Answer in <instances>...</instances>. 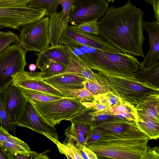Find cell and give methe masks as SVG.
Listing matches in <instances>:
<instances>
[{
  "label": "cell",
  "mask_w": 159,
  "mask_h": 159,
  "mask_svg": "<svg viewBox=\"0 0 159 159\" xmlns=\"http://www.w3.org/2000/svg\"><path fill=\"white\" fill-rule=\"evenodd\" d=\"M25 99L16 126L29 128L45 136L55 143L59 141L56 128L40 115L30 100Z\"/></svg>",
  "instance_id": "8"
},
{
  "label": "cell",
  "mask_w": 159,
  "mask_h": 159,
  "mask_svg": "<svg viewBox=\"0 0 159 159\" xmlns=\"http://www.w3.org/2000/svg\"><path fill=\"white\" fill-rule=\"evenodd\" d=\"M139 81L159 88V62L149 67L141 68L133 73Z\"/></svg>",
  "instance_id": "20"
},
{
  "label": "cell",
  "mask_w": 159,
  "mask_h": 159,
  "mask_svg": "<svg viewBox=\"0 0 159 159\" xmlns=\"http://www.w3.org/2000/svg\"><path fill=\"white\" fill-rule=\"evenodd\" d=\"M94 70L99 84L120 97L123 102L135 108L146 98L159 93L158 88L141 82L133 77H126Z\"/></svg>",
  "instance_id": "4"
},
{
  "label": "cell",
  "mask_w": 159,
  "mask_h": 159,
  "mask_svg": "<svg viewBox=\"0 0 159 159\" xmlns=\"http://www.w3.org/2000/svg\"><path fill=\"white\" fill-rule=\"evenodd\" d=\"M92 129L89 125L71 123V125L65 130L66 141L79 149L84 145L85 140Z\"/></svg>",
  "instance_id": "19"
},
{
  "label": "cell",
  "mask_w": 159,
  "mask_h": 159,
  "mask_svg": "<svg viewBox=\"0 0 159 159\" xmlns=\"http://www.w3.org/2000/svg\"><path fill=\"white\" fill-rule=\"evenodd\" d=\"M148 139L137 128L120 133L103 134L86 146L100 158L147 159Z\"/></svg>",
  "instance_id": "2"
},
{
  "label": "cell",
  "mask_w": 159,
  "mask_h": 159,
  "mask_svg": "<svg viewBox=\"0 0 159 159\" xmlns=\"http://www.w3.org/2000/svg\"><path fill=\"white\" fill-rule=\"evenodd\" d=\"M0 141L16 144L31 150L27 143L16 136L11 135L7 130L1 126H0Z\"/></svg>",
  "instance_id": "31"
},
{
  "label": "cell",
  "mask_w": 159,
  "mask_h": 159,
  "mask_svg": "<svg viewBox=\"0 0 159 159\" xmlns=\"http://www.w3.org/2000/svg\"><path fill=\"white\" fill-rule=\"evenodd\" d=\"M107 0L108 1V2H111L110 0Z\"/></svg>",
  "instance_id": "44"
},
{
  "label": "cell",
  "mask_w": 159,
  "mask_h": 159,
  "mask_svg": "<svg viewBox=\"0 0 159 159\" xmlns=\"http://www.w3.org/2000/svg\"><path fill=\"white\" fill-rule=\"evenodd\" d=\"M37 66L33 64H31L29 65V70L31 71H34L36 69Z\"/></svg>",
  "instance_id": "40"
},
{
  "label": "cell",
  "mask_w": 159,
  "mask_h": 159,
  "mask_svg": "<svg viewBox=\"0 0 159 159\" xmlns=\"http://www.w3.org/2000/svg\"><path fill=\"white\" fill-rule=\"evenodd\" d=\"M46 16L44 8L23 7H0V27L19 30Z\"/></svg>",
  "instance_id": "9"
},
{
  "label": "cell",
  "mask_w": 159,
  "mask_h": 159,
  "mask_svg": "<svg viewBox=\"0 0 159 159\" xmlns=\"http://www.w3.org/2000/svg\"><path fill=\"white\" fill-rule=\"evenodd\" d=\"M115 0H110L111 2L113 3Z\"/></svg>",
  "instance_id": "42"
},
{
  "label": "cell",
  "mask_w": 159,
  "mask_h": 159,
  "mask_svg": "<svg viewBox=\"0 0 159 159\" xmlns=\"http://www.w3.org/2000/svg\"><path fill=\"white\" fill-rule=\"evenodd\" d=\"M25 98L21 89L12 84L3 92L2 101L10 120L15 124L20 116Z\"/></svg>",
  "instance_id": "14"
},
{
  "label": "cell",
  "mask_w": 159,
  "mask_h": 159,
  "mask_svg": "<svg viewBox=\"0 0 159 159\" xmlns=\"http://www.w3.org/2000/svg\"><path fill=\"white\" fill-rule=\"evenodd\" d=\"M143 14L129 2L122 7L111 5L97 22L98 35L122 53L144 57Z\"/></svg>",
  "instance_id": "1"
},
{
  "label": "cell",
  "mask_w": 159,
  "mask_h": 159,
  "mask_svg": "<svg viewBox=\"0 0 159 159\" xmlns=\"http://www.w3.org/2000/svg\"><path fill=\"white\" fill-rule=\"evenodd\" d=\"M31 0H0V7H26Z\"/></svg>",
  "instance_id": "36"
},
{
  "label": "cell",
  "mask_w": 159,
  "mask_h": 159,
  "mask_svg": "<svg viewBox=\"0 0 159 159\" xmlns=\"http://www.w3.org/2000/svg\"><path fill=\"white\" fill-rule=\"evenodd\" d=\"M20 42L19 37L12 32H2L0 34V53L11 44Z\"/></svg>",
  "instance_id": "30"
},
{
  "label": "cell",
  "mask_w": 159,
  "mask_h": 159,
  "mask_svg": "<svg viewBox=\"0 0 159 159\" xmlns=\"http://www.w3.org/2000/svg\"><path fill=\"white\" fill-rule=\"evenodd\" d=\"M55 144L60 153L65 155L68 159H83L78 149L72 143L64 140L62 143L59 141Z\"/></svg>",
  "instance_id": "28"
},
{
  "label": "cell",
  "mask_w": 159,
  "mask_h": 159,
  "mask_svg": "<svg viewBox=\"0 0 159 159\" xmlns=\"http://www.w3.org/2000/svg\"><path fill=\"white\" fill-rule=\"evenodd\" d=\"M65 72L98 83L93 69L89 67L81 66L70 60Z\"/></svg>",
  "instance_id": "21"
},
{
  "label": "cell",
  "mask_w": 159,
  "mask_h": 159,
  "mask_svg": "<svg viewBox=\"0 0 159 159\" xmlns=\"http://www.w3.org/2000/svg\"><path fill=\"white\" fill-rule=\"evenodd\" d=\"M136 125L149 139H156L159 137V123L151 121H137Z\"/></svg>",
  "instance_id": "25"
},
{
  "label": "cell",
  "mask_w": 159,
  "mask_h": 159,
  "mask_svg": "<svg viewBox=\"0 0 159 159\" xmlns=\"http://www.w3.org/2000/svg\"><path fill=\"white\" fill-rule=\"evenodd\" d=\"M12 84L21 89L42 91L62 97H68L44 81L38 72L24 70L14 77Z\"/></svg>",
  "instance_id": "13"
},
{
  "label": "cell",
  "mask_w": 159,
  "mask_h": 159,
  "mask_svg": "<svg viewBox=\"0 0 159 159\" xmlns=\"http://www.w3.org/2000/svg\"><path fill=\"white\" fill-rule=\"evenodd\" d=\"M138 128L134 121H129L118 116H114L98 124L93 127L102 134L106 133H120L132 129Z\"/></svg>",
  "instance_id": "18"
},
{
  "label": "cell",
  "mask_w": 159,
  "mask_h": 159,
  "mask_svg": "<svg viewBox=\"0 0 159 159\" xmlns=\"http://www.w3.org/2000/svg\"><path fill=\"white\" fill-rule=\"evenodd\" d=\"M59 5V0H31L27 6L34 8H44L46 16L49 17L57 12Z\"/></svg>",
  "instance_id": "23"
},
{
  "label": "cell",
  "mask_w": 159,
  "mask_h": 159,
  "mask_svg": "<svg viewBox=\"0 0 159 159\" xmlns=\"http://www.w3.org/2000/svg\"><path fill=\"white\" fill-rule=\"evenodd\" d=\"M49 17L45 16L23 26L20 31V43L26 51L39 52L49 47L48 28Z\"/></svg>",
  "instance_id": "7"
},
{
  "label": "cell",
  "mask_w": 159,
  "mask_h": 159,
  "mask_svg": "<svg viewBox=\"0 0 159 159\" xmlns=\"http://www.w3.org/2000/svg\"><path fill=\"white\" fill-rule=\"evenodd\" d=\"M42 79L57 89H75L83 88L86 79L66 72Z\"/></svg>",
  "instance_id": "17"
},
{
  "label": "cell",
  "mask_w": 159,
  "mask_h": 159,
  "mask_svg": "<svg viewBox=\"0 0 159 159\" xmlns=\"http://www.w3.org/2000/svg\"><path fill=\"white\" fill-rule=\"evenodd\" d=\"M10 152L0 144V159H9Z\"/></svg>",
  "instance_id": "39"
},
{
  "label": "cell",
  "mask_w": 159,
  "mask_h": 159,
  "mask_svg": "<svg viewBox=\"0 0 159 159\" xmlns=\"http://www.w3.org/2000/svg\"><path fill=\"white\" fill-rule=\"evenodd\" d=\"M98 20L96 19L81 23L73 26L75 28L84 32L98 35L99 30L97 25Z\"/></svg>",
  "instance_id": "32"
},
{
  "label": "cell",
  "mask_w": 159,
  "mask_h": 159,
  "mask_svg": "<svg viewBox=\"0 0 159 159\" xmlns=\"http://www.w3.org/2000/svg\"><path fill=\"white\" fill-rule=\"evenodd\" d=\"M26 52L19 43L9 45L0 53V92L12 84L16 75L25 70Z\"/></svg>",
  "instance_id": "6"
},
{
  "label": "cell",
  "mask_w": 159,
  "mask_h": 159,
  "mask_svg": "<svg viewBox=\"0 0 159 159\" xmlns=\"http://www.w3.org/2000/svg\"><path fill=\"white\" fill-rule=\"evenodd\" d=\"M2 93L0 92V122L1 126L16 136L15 124L9 119L2 101Z\"/></svg>",
  "instance_id": "29"
},
{
  "label": "cell",
  "mask_w": 159,
  "mask_h": 159,
  "mask_svg": "<svg viewBox=\"0 0 159 159\" xmlns=\"http://www.w3.org/2000/svg\"><path fill=\"white\" fill-rule=\"evenodd\" d=\"M93 100L103 105L111 107L122 103L121 99L112 92L110 91L94 95Z\"/></svg>",
  "instance_id": "26"
},
{
  "label": "cell",
  "mask_w": 159,
  "mask_h": 159,
  "mask_svg": "<svg viewBox=\"0 0 159 159\" xmlns=\"http://www.w3.org/2000/svg\"><path fill=\"white\" fill-rule=\"evenodd\" d=\"M156 21L159 22V0H152V4Z\"/></svg>",
  "instance_id": "38"
},
{
  "label": "cell",
  "mask_w": 159,
  "mask_h": 159,
  "mask_svg": "<svg viewBox=\"0 0 159 159\" xmlns=\"http://www.w3.org/2000/svg\"><path fill=\"white\" fill-rule=\"evenodd\" d=\"M24 96L31 101L47 102L60 99L62 97L40 91L21 89Z\"/></svg>",
  "instance_id": "22"
},
{
  "label": "cell",
  "mask_w": 159,
  "mask_h": 159,
  "mask_svg": "<svg viewBox=\"0 0 159 159\" xmlns=\"http://www.w3.org/2000/svg\"><path fill=\"white\" fill-rule=\"evenodd\" d=\"M0 144L11 153L27 154L31 150L17 144L0 141Z\"/></svg>",
  "instance_id": "35"
},
{
  "label": "cell",
  "mask_w": 159,
  "mask_h": 159,
  "mask_svg": "<svg viewBox=\"0 0 159 159\" xmlns=\"http://www.w3.org/2000/svg\"><path fill=\"white\" fill-rule=\"evenodd\" d=\"M50 158L43 153L39 154L30 151L27 154L12 153L10 152L9 159H48Z\"/></svg>",
  "instance_id": "33"
},
{
  "label": "cell",
  "mask_w": 159,
  "mask_h": 159,
  "mask_svg": "<svg viewBox=\"0 0 159 159\" xmlns=\"http://www.w3.org/2000/svg\"><path fill=\"white\" fill-rule=\"evenodd\" d=\"M108 7L107 0H74V8L70 15L69 23L74 25L99 20Z\"/></svg>",
  "instance_id": "11"
},
{
  "label": "cell",
  "mask_w": 159,
  "mask_h": 159,
  "mask_svg": "<svg viewBox=\"0 0 159 159\" xmlns=\"http://www.w3.org/2000/svg\"><path fill=\"white\" fill-rule=\"evenodd\" d=\"M67 66L56 61H50L41 69L39 75L43 78L49 77L64 73Z\"/></svg>",
  "instance_id": "24"
},
{
  "label": "cell",
  "mask_w": 159,
  "mask_h": 159,
  "mask_svg": "<svg viewBox=\"0 0 159 159\" xmlns=\"http://www.w3.org/2000/svg\"><path fill=\"white\" fill-rule=\"evenodd\" d=\"M62 10L51 14L49 17L48 33L49 44L58 45L59 40L69 23L70 16L74 8V0H59Z\"/></svg>",
  "instance_id": "12"
},
{
  "label": "cell",
  "mask_w": 159,
  "mask_h": 159,
  "mask_svg": "<svg viewBox=\"0 0 159 159\" xmlns=\"http://www.w3.org/2000/svg\"><path fill=\"white\" fill-rule=\"evenodd\" d=\"M35 53L37 57L36 66L40 70L50 61L60 62L67 66L70 62L64 44L51 46Z\"/></svg>",
  "instance_id": "16"
},
{
  "label": "cell",
  "mask_w": 159,
  "mask_h": 159,
  "mask_svg": "<svg viewBox=\"0 0 159 159\" xmlns=\"http://www.w3.org/2000/svg\"><path fill=\"white\" fill-rule=\"evenodd\" d=\"M86 55L88 67L93 70L126 77H133L140 69L141 63L131 54L101 50L78 44Z\"/></svg>",
  "instance_id": "3"
},
{
  "label": "cell",
  "mask_w": 159,
  "mask_h": 159,
  "mask_svg": "<svg viewBox=\"0 0 159 159\" xmlns=\"http://www.w3.org/2000/svg\"><path fill=\"white\" fill-rule=\"evenodd\" d=\"M2 32L0 30V34H1V33H2Z\"/></svg>",
  "instance_id": "43"
},
{
  "label": "cell",
  "mask_w": 159,
  "mask_h": 159,
  "mask_svg": "<svg viewBox=\"0 0 159 159\" xmlns=\"http://www.w3.org/2000/svg\"><path fill=\"white\" fill-rule=\"evenodd\" d=\"M84 87L94 95L110 92L105 87L98 83L86 79L84 83Z\"/></svg>",
  "instance_id": "34"
},
{
  "label": "cell",
  "mask_w": 159,
  "mask_h": 159,
  "mask_svg": "<svg viewBox=\"0 0 159 159\" xmlns=\"http://www.w3.org/2000/svg\"><path fill=\"white\" fill-rule=\"evenodd\" d=\"M58 44H81L104 51L121 52L102 36L84 32L72 25L68 26L60 38Z\"/></svg>",
  "instance_id": "10"
},
{
  "label": "cell",
  "mask_w": 159,
  "mask_h": 159,
  "mask_svg": "<svg viewBox=\"0 0 159 159\" xmlns=\"http://www.w3.org/2000/svg\"><path fill=\"white\" fill-rule=\"evenodd\" d=\"M83 159H97L96 154L85 145L78 149Z\"/></svg>",
  "instance_id": "37"
},
{
  "label": "cell",
  "mask_w": 159,
  "mask_h": 159,
  "mask_svg": "<svg viewBox=\"0 0 159 159\" xmlns=\"http://www.w3.org/2000/svg\"><path fill=\"white\" fill-rule=\"evenodd\" d=\"M30 101L40 115L54 126L87 108L77 99L70 97L47 102Z\"/></svg>",
  "instance_id": "5"
},
{
  "label": "cell",
  "mask_w": 159,
  "mask_h": 159,
  "mask_svg": "<svg viewBox=\"0 0 159 159\" xmlns=\"http://www.w3.org/2000/svg\"><path fill=\"white\" fill-rule=\"evenodd\" d=\"M68 97L75 98L81 102L93 100L94 96L84 87L82 88L75 89H58Z\"/></svg>",
  "instance_id": "27"
},
{
  "label": "cell",
  "mask_w": 159,
  "mask_h": 159,
  "mask_svg": "<svg viewBox=\"0 0 159 159\" xmlns=\"http://www.w3.org/2000/svg\"><path fill=\"white\" fill-rule=\"evenodd\" d=\"M142 27L148 33L150 48L144 60L141 63L140 69L149 67L159 60V22L143 20Z\"/></svg>",
  "instance_id": "15"
},
{
  "label": "cell",
  "mask_w": 159,
  "mask_h": 159,
  "mask_svg": "<svg viewBox=\"0 0 159 159\" xmlns=\"http://www.w3.org/2000/svg\"><path fill=\"white\" fill-rule=\"evenodd\" d=\"M128 1V2H129L131 0H127ZM143 1H145L147 2L148 3L152 4V0H142Z\"/></svg>",
  "instance_id": "41"
}]
</instances>
